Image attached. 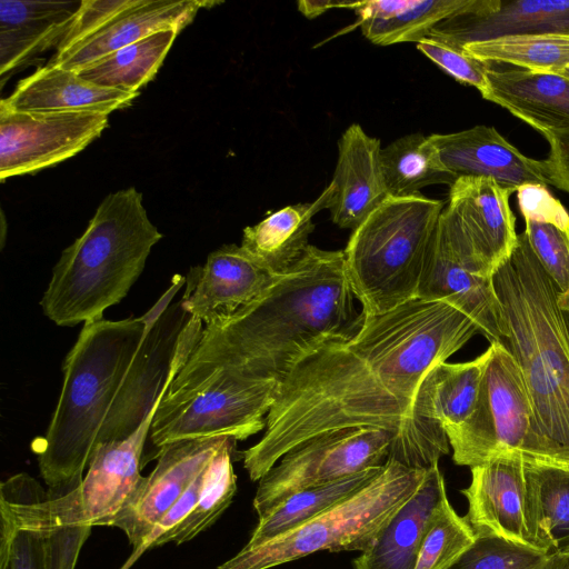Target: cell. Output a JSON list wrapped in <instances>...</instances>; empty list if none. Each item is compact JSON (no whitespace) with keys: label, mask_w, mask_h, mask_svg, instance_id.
<instances>
[{"label":"cell","mask_w":569,"mask_h":569,"mask_svg":"<svg viewBox=\"0 0 569 569\" xmlns=\"http://www.w3.org/2000/svg\"><path fill=\"white\" fill-rule=\"evenodd\" d=\"M302 359L279 383L261 439L242 451L259 481L291 449L321 433L377 427L395 435L387 460L428 469L449 452L443 428L415 413L418 388L476 333L477 323L446 301L415 298Z\"/></svg>","instance_id":"cell-1"},{"label":"cell","mask_w":569,"mask_h":569,"mask_svg":"<svg viewBox=\"0 0 569 569\" xmlns=\"http://www.w3.org/2000/svg\"><path fill=\"white\" fill-rule=\"evenodd\" d=\"M355 298L343 250L310 244L263 295L204 325L197 347L214 363L280 383L319 347L359 327Z\"/></svg>","instance_id":"cell-2"},{"label":"cell","mask_w":569,"mask_h":569,"mask_svg":"<svg viewBox=\"0 0 569 569\" xmlns=\"http://www.w3.org/2000/svg\"><path fill=\"white\" fill-rule=\"evenodd\" d=\"M492 282L500 305L497 342L519 366L531 402L522 456L569 466V319L523 231Z\"/></svg>","instance_id":"cell-3"},{"label":"cell","mask_w":569,"mask_h":569,"mask_svg":"<svg viewBox=\"0 0 569 569\" xmlns=\"http://www.w3.org/2000/svg\"><path fill=\"white\" fill-rule=\"evenodd\" d=\"M186 282V277L176 274L141 317L83 323L66 357L63 383L47 433L34 447L51 498L66 496L82 482L102 425L150 323Z\"/></svg>","instance_id":"cell-4"},{"label":"cell","mask_w":569,"mask_h":569,"mask_svg":"<svg viewBox=\"0 0 569 569\" xmlns=\"http://www.w3.org/2000/svg\"><path fill=\"white\" fill-rule=\"evenodd\" d=\"M161 238L134 187L109 193L53 267L40 301L44 316L62 327L102 319L127 296Z\"/></svg>","instance_id":"cell-5"},{"label":"cell","mask_w":569,"mask_h":569,"mask_svg":"<svg viewBox=\"0 0 569 569\" xmlns=\"http://www.w3.org/2000/svg\"><path fill=\"white\" fill-rule=\"evenodd\" d=\"M445 209L420 193L388 196L355 230L346 272L366 315H379L417 298L423 259Z\"/></svg>","instance_id":"cell-6"},{"label":"cell","mask_w":569,"mask_h":569,"mask_svg":"<svg viewBox=\"0 0 569 569\" xmlns=\"http://www.w3.org/2000/svg\"><path fill=\"white\" fill-rule=\"evenodd\" d=\"M427 469L387 460L362 489L300 526L246 545L216 569H271L318 551H366L422 483Z\"/></svg>","instance_id":"cell-7"},{"label":"cell","mask_w":569,"mask_h":569,"mask_svg":"<svg viewBox=\"0 0 569 569\" xmlns=\"http://www.w3.org/2000/svg\"><path fill=\"white\" fill-rule=\"evenodd\" d=\"M0 569H74L91 526L28 473L0 485Z\"/></svg>","instance_id":"cell-8"},{"label":"cell","mask_w":569,"mask_h":569,"mask_svg":"<svg viewBox=\"0 0 569 569\" xmlns=\"http://www.w3.org/2000/svg\"><path fill=\"white\" fill-rule=\"evenodd\" d=\"M475 408L460 426L445 430L452 459L473 467L503 453L522 455L532 420L529 392L513 357L490 342Z\"/></svg>","instance_id":"cell-9"},{"label":"cell","mask_w":569,"mask_h":569,"mask_svg":"<svg viewBox=\"0 0 569 569\" xmlns=\"http://www.w3.org/2000/svg\"><path fill=\"white\" fill-rule=\"evenodd\" d=\"M461 490L465 516L476 536L496 537L549 555L555 546L542 518L539 488L531 463L510 452L473 466Z\"/></svg>","instance_id":"cell-10"},{"label":"cell","mask_w":569,"mask_h":569,"mask_svg":"<svg viewBox=\"0 0 569 569\" xmlns=\"http://www.w3.org/2000/svg\"><path fill=\"white\" fill-rule=\"evenodd\" d=\"M395 435L377 427H350L321 433L288 451L259 480L253 498L258 518L290 495L383 465Z\"/></svg>","instance_id":"cell-11"},{"label":"cell","mask_w":569,"mask_h":569,"mask_svg":"<svg viewBox=\"0 0 569 569\" xmlns=\"http://www.w3.org/2000/svg\"><path fill=\"white\" fill-rule=\"evenodd\" d=\"M417 298L446 301L466 312L479 333L499 340L500 305L490 276L453 212L446 207L428 243Z\"/></svg>","instance_id":"cell-12"},{"label":"cell","mask_w":569,"mask_h":569,"mask_svg":"<svg viewBox=\"0 0 569 569\" xmlns=\"http://www.w3.org/2000/svg\"><path fill=\"white\" fill-rule=\"evenodd\" d=\"M109 114L91 111L11 112L0 109V179L62 162L108 127Z\"/></svg>","instance_id":"cell-13"},{"label":"cell","mask_w":569,"mask_h":569,"mask_svg":"<svg viewBox=\"0 0 569 569\" xmlns=\"http://www.w3.org/2000/svg\"><path fill=\"white\" fill-rule=\"evenodd\" d=\"M229 437L186 439L163 446L158 462L124 507L102 526L124 532L132 550L200 475Z\"/></svg>","instance_id":"cell-14"},{"label":"cell","mask_w":569,"mask_h":569,"mask_svg":"<svg viewBox=\"0 0 569 569\" xmlns=\"http://www.w3.org/2000/svg\"><path fill=\"white\" fill-rule=\"evenodd\" d=\"M246 249L224 244L192 268L181 298L184 311L208 325L224 319L263 295L278 279Z\"/></svg>","instance_id":"cell-15"},{"label":"cell","mask_w":569,"mask_h":569,"mask_svg":"<svg viewBox=\"0 0 569 569\" xmlns=\"http://www.w3.org/2000/svg\"><path fill=\"white\" fill-rule=\"evenodd\" d=\"M159 405L127 438L100 443L80 486L62 496L82 523L102 526L124 507L142 482L143 448Z\"/></svg>","instance_id":"cell-16"},{"label":"cell","mask_w":569,"mask_h":569,"mask_svg":"<svg viewBox=\"0 0 569 569\" xmlns=\"http://www.w3.org/2000/svg\"><path fill=\"white\" fill-rule=\"evenodd\" d=\"M509 34H569V0H471L428 33L457 48Z\"/></svg>","instance_id":"cell-17"},{"label":"cell","mask_w":569,"mask_h":569,"mask_svg":"<svg viewBox=\"0 0 569 569\" xmlns=\"http://www.w3.org/2000/svg\"><path fill=\"white\" fill-rule=\"evenodd\" d=\"M447 171L455 178L483 177L517 191L526 184H550L545 160L521 153L493 127L479 124L429 136Z\"/></svg>","instance_id":"cell-18"},{"label":"cell","mask_w":569,"mask_h":569,"mask_svg":"<svg viewBox=\"0 0 569 569\" xmlns=\"http://www.w3.org/2000/svg\"><path fill=\"white\" fill-rule=\"evenodd\" d=\"M380 154L379 139L368 136L360 124L342 133L333 178L317 200L340 228L355 230L389 196Z\"/></svg>","instance_id":"cell-19"},{"label":"cell","mask_w":569,"mask_h":569,"mask_svg":"<svg viewBox=\"0 0 569 569\" xmlns=\"http://www.w3.org/2000/svg\"><path fill=\"white\" fill-rule=\"evenodd\" d=\"M513 192L483 177H459L449 189L447 207L490 276L518 243L516 218L509 204Z\"/></svg>","instance_id":"cell-20"},{"label":"cell","mask_w":569,"mask_h":569,"mask_svg":"<svg viewBox=\"0 0 569 569\" xmlns=\"http://www.w3.org/2000/svg\"><path fill=\"white\" fill-rule=\"evenodd\" d=\"M221 3L217 0H137L88 38L63 52L56 53L49 63L78 72L100 58L153 32L163 29L181 31L192 22L200 9Z\"/></svg>","instance_id":"cell-21"},{"label":"cell","mask_w":569,"mask_h":569,"mask_svg":"<svg viewBox=\"0 0 569 569\" xmlns=\"http://www.w3.org/2000/svg\"><path fill=\"white\" fill-rule=\"evenodd\" d=\"M81 1H0L1 86L17 69L59 47Z\"/></svg>","instance_id":"cell-22"},{"label":"cell","mask_w":569,"mask_h":569,"mask_svg":"<svg viewBox=\"0 0 569 569\" xmlns=\"http://www.w3.org/2000/svg\"><path fill=\"white\" fill-rule=\"evenodd\" d=\"M139 93L98 86L78 72L50 63L21 79L0 109L11 112L91 111L110 114L131 104Z\"/></svg>","instance_id":"cell-23"},{"label":"cell","mask_w":569,"mask_h":569,"mask_svg":"<svg viewBox=\"0 0 569 569\" xmlns=\"http://www.w3.org/2000/svg\"><path fill=\"white\" fill-rule=\"evenodd\" d=\"M481 97L540 133L569 130V78L560 73L488 64L487 90Z\"/></svg>","instance_id":"cell-24"},{"label":"cell","mask_w":569,"mask_h":569,"mask_svg":"<svg viewBox=\"0 0 569 569\" xmlns=\"http://www.w3.org/2000/svg\"><path fill=\"white\" fill-rule=\"evenodd\" d=\"M446 495L443 476L435 463L375 542L353 560V568L415 569L426 530Z\"/></svg>","instance_id":"cell-25"},{"label":"cell","mask_w":569,"mask_h":569,"mask_svg":"<svg viewBox=\"0 0 569 569\" xmlns=\"http://www.w3.org/2000/svg\"><path fill=\"white\" fill-rule=\"evenodd\" d=\"M516 192L528 243L569 315V213L547 186L526 184Z\"/></svg>","instance_id":"cell-26"},{"label":"cell","mask_w":569,"mask_h":569,"mask_svg":"<svg viewBox=\"0 0 569 569\" xmlns=\"http://www.w3.org/2000/svg\"><path fill=\"white\" fill-rule=\"evenodd\" d=\"M471 0H368L352 2L362 34L378 46L418 42Z\"/></svg>","instance_id":"cell-27"},{"label":"cell","mask_w":569,"mask_h":569,"mask_svg":"<svg viewBox=\"0 0 569 569\" xmlns=\"http://www.w3.org/2000/svg\"><path fill=\"white\" fill-rule=\"evenodd\" d=\"M489 348L471 361L433 366L422 379L415 400L416 416L443 428L463 423L471 415Z\"/></svg>","instance_id":"cell-28"},{"label":"cell","mask_w":569,"mask_h":569,"mask_svg":"<svg viewBox=\"0 0 569 569\" xmlns=\"http://www.w3.org/2000/svg\"><path fill=\"white\" fill-rule=\"evenodd\" d=\"M317 202L287 206L243 229L241 247L276 274L287 272L306 252L315 229Z\"/></svg>","instance_id":"cell-29"},{"label":"cell","mask_w":569,"mask_h":569,"mask_svg":"<svg viewBox=\"0 0 569 569\" xmlns=\"http://www.w3.org/2000/svg\"><path fill=\"white\" fill-rule=\"evenodd\" d=\"M179 32L178 29L153 32L100 58L78 73L101 87L139 93V89L154 78Z\"/></svg>","instance_id":"cell-30"},{"label":"cell","mask_w":569,"mask_h":569,"mask_svg":"<svg viewBox=\"0 0 569 569\" xmlns=\"http://www.w3.org/2000/svg\"><path fill=\"white\" fill-rule=\"evenodd\" d=\"M383 465L290 495L259 518L247 545L256 546L278 537L347 499L372 481Z\"/></svg>","instance_id":"cell-31"},{"label":"cell","mask_w":569,"mask_h":569,"mask_svg":"<svg viewBox=\"0 0 569 569\" xmlns=\"http://www.w3.org/2000/svg\"><path fill=\"white\" fill-rule=\"evenodd\" d=\"M380 157L389 196H412L427 186H451L456 180L442 164L429 136L410 133L401 137L381 149Z\"/></svg>","instance_id":"cell-32"},{"label":"cell","mask_w":569,"mask_h":569,"mask_svg":"<svg viewBox=\"0 0 569 569\" xmlns=\"http://www.w3.org/2000/svg\"><path fill=\"white\" fill-rule=\"evenodd\" d=\"M488 63L560 73L569 68V34H509L470 42L460 48Z\"/></svg>","instance_id":"cell-33"},{"label":"cell","mask_w":569,"mask_h":569,"mask_svg":"<svg viewBox=\"0 0 569 569\" xmlns=\"http://www.w3.org/2000/svg\"><path fill=\"white\" fill-rule=\"evenodd\" d=\"M236 439L227 438L203 470L199 497L188 517L162 540L181 545L210 528L231 503L237 492L232 467Z\"/></svg>","instance_id":"cell-34"},{"label":"cell","mask_w":569,"mask_h":569,"mask_svg":"<svg viewBox=\"0 0 569 569\" xmlns=\"http://www.w3.org/2000/svg\"><path fill=\"white\" fill-rule=\"evenodd\" d=\"M475 540L466 517L456 512L446 495L426 530L415 569H448Z\"/></svg>","instance_id":"cell-35"},{"label":"cell","mask_w":569,"mask_h":569,"mask_svg":"<svg viewBox=\"0 0 569 569\" xmlns=\"http://www.w3.org/2000/svg\"><path fill=\"white\" fill-rule=\"evenodd\" d=\"M539 488L545 529L555 551L569 548V466L530 462Z\"/></svg>","instance_id":"cell-36"},{"label":"cell","mask_w":569,"mask_h":569,"mask_svg":"<svg viewBox=\"0 0 569 569\" xmlns=\"http://www.w3.org/2000/svg\"><path fill=\"white\" fill-rule=\"evenodd\" d=\"M548 556L505 539L476 536L448 569H537Z\"/></svg>","instance_id":"cell-37"},{"label":"cell","mask_w":569,"mask_h":569,"mask_svg":"<svg viewBox=\"0 0 569 569\" xmlns=\"http://www.w3.org/2000/svg\"><path fill=\"white\" fill-rule=\"evenodd\" d=\"M416 46L458 82L475 87L481 96L486 92L488 63L471 57L460 48L429 36L419 40Z\"/></svg>","instance_id":"cell-38"},{"label":"cell","mask_w":569,"mask_h":569,"mask_svg":"<svg viewBox=\"0 0 569 569\" xmlns=\"http://www.w3.org/2000/svg\"><path fill=\"white\" fill-rule=\"evenodd\" d=\"M137 0H82L56 53L63 52L96 32Z\"/></svg>","instance_id":"cell-39"},{"label":"cell","mask_w":569,"mask_h":569,"mask_svg":"<svg viewBox=\"0 0 569 569\" xmlns=\"http://www.w3.org/2000/svg\"><path fill=\"white\" fill-rule=\"evenodd\" d=\"M298 10L308 19L317 18L329 9L347 8L351 9L352 2L350 1H316V0H301L298 3Z\"/></svg>","instance_id":"cell-40"},{"label":"cell","mask_w":569,"mask_h":569,"mask_svg":"<svg viewBox=\"0 0 569 569\" xmlns=\"http://www.w3.org/2000/svg\"><path fill=\"white\" fill-rule=\"evenodd\" d=\"M549 569H569V548L550 553Z\"/></svg>","instance_id":"cell-41"},{"label":"cell","mask_w":569,"mask_h":569,"mask_svg":"<svg viewBox=\"0 0 569 569\" xmlns=\"http://www.w3.org/2000/svg\"><path fill=\"white\" fill-rule=\"evenodd\" d=\"M549 567H550V553L548 556L547 561L537 569H549Z\"/></svg>","instance_id":"cell-42"},{"label":"cell","mask_w":569,"mask_h":569,"mask_svg":"<svg viewBox=\"0 0 569 569\" xmlns=\"http://www.w3.org/2000/svg\"><path fill=\"white\" fill-rule=\"evenodd\" d=\"M560 74L569 78V68H567L566 70H563L562 72H560Z\"/></svg>","instance_id":"cell-43"},{"label":"cell","mask_w":569,"mask_h":569,"mask_svg":"<svg viewBox=\"0 0 569 569\" xmlns=\"http://www.w3.org/2000/svg\"><path fill=\"white\" fill-rule=\"evenodd\" d=\"M567 316H568V319H569V315H567Z\"/></svg>","instance_id":"cell-44"}]
</instances>
